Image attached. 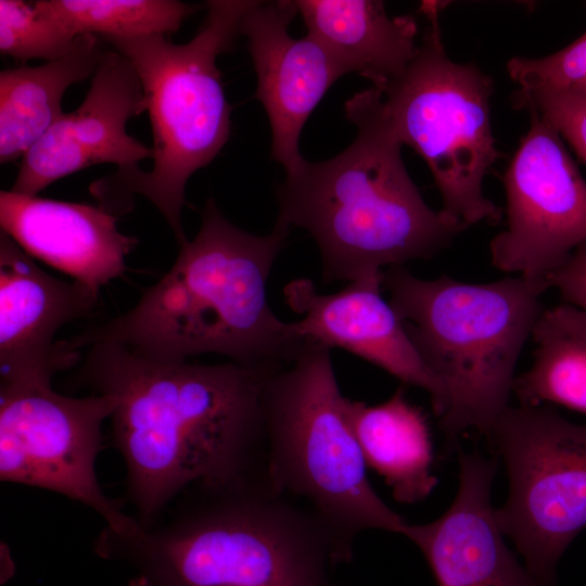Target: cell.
Instances as JSON below:
<instances>
[{
	"instance_id": "6da1fadb",
	"label": "cell",
	"mask_w": 586,
	"mask_h": 586,
	"mask_svg": "<svg viewBox=\"0 0 586 586\" xmlns=\"http://www.w3.org/2000/svg\"><path fill=\"white\" fill-rule=\"evenodd\" d=\"M87 348L75 379L115 399L112 440L141 526L190 485L265 460L264 390L281 367L160 360L113 342Z\"/></svg>"
},
{
	"instance_id": "7a4b0ae2",
	"label": "cell",
	"mask_w": 586,
	"mask_h": 586,
	"mask_svg": "<svg viewBox=\"0 0 586 586\" xmlns=\"http://www.w3.org/2000/svg\"><path fill=\"white\" fill-rule=\"evenodd\" d=\"M92 548L156 586H332L328 566L337 563L321 523L266 461L190 485L150 526H105Z\"/></svg>"
},
{
	"instance_id": "3957f363",
	"label": "cell",
	"mask_w": 586,
	"mask_h": 586,
	"mask_svg": "<svg viewBox=\"0 0 586 586\" xmlns=\"http://www.w3.org/2000/svg\"><path fill=\"white\" fill-rule=\"evenodd\" d=\"M290 229L277 224L266 235L230 222L213 199L201 227L180 245L170 269L123 315L66 340L79 351L113 342L160 360L204 354L244 366L280 368L308 344L294 322L271 309L267 283Z\"/></svg>"
},
{
	"instance_id": "277c9868",
	"label": "cell",
	"mask_w": 586,
	"mask_h": 586,
	"mask_svg": "<svg viewBox=\"0 0 586 586\" xmlns=\"http://www.w3.org/2000/svg\"><path fill=\"white\" fill-rule=\"evenodd\" d=\"M355 140L334 157L308 162L276 191V222L302 228L316 242L324 282L382 284L392 266L429 259L467 226L423 200L374 87L345 103Z\"/></svg>"
},
{
	"instance_id": "5b68a950",
	"label": "cell",
	"mask_w": 586,
	"mask_h": 586,
	"mask_svg": "<svg viewBox=\"0 0 586 586\" xmlns=\"http://www.w3.org/2000/svg\"><path fill=\"white\" fill-rule=\"evenodd\" d=\"M252 2L207 1L204 26L183 44L165 35L100 38L126 56L139 76L151 122L153 166L150 171L118 169L93 182L90 192L99 206L125 214L132 209V195L141 194L164 216L179 246L188 241L181 224L187 182L230 136L231 109L216 61L232 48Z\"/></svg>"
},
{
	"instance_id": "8992f818",
	"label": "cell",
	"mask_w": 586,
	"mask_h": 586,
	"mask_svg": "<svg viewBox=\"0 0 586 586\" xmlns=\"http://www.w3.org/2000/svg\"><path fill=\"white\" fill-rule=\"evenodd\" d=\"M382 288L420 356L446 390L440 428L451 440L472 429L489 436L513 392L522 348L549 286L521 276L469 283L384 270Z\"/></svg>"
},
{
	"instance_id": "52a82bcc",
	"label": "cell",
	"mask_w": 586,
	"mask_h": 586,
	"mask_svg": "<svg viewBox=\"0 0 586 586\" xmlns=\"http://www.w3.org/2000/svg\"><path fill=\"white\" fill-rule=\"evenodd\" d=\"M331 349L307 344L268 379L263 396L268 473L321 523L337 563L365 531L405 534L409 523L372 487L344 409Z\"/></svg>"
},
{
	"instance_id": "ba28073f",
	"label": "cell",
	"mask_w": 586,
	"mask_h": 586,
	"mask_svg": "<svg viewBox=\"0 0 586 586\" xmlns=\"http://www.w3.org/2000/svg\"><path fill=\"white\" fill-rule=\"evenodd\" d=\"M428 26L407 69L383 92L384 111L400 142L428 164L442 211L468 228L497 224L501 209L483 193V181L499 156L492 131L493 80L474 64L457 63L445 51L442 2L425 1Z\"/></svg>"
},
{
	"instance_id": "9c48e42d",
	"label": "cell",
	"mask_w": 586,
	"mask_h": 586,
	"mask_svg": "<svg viewBox=\"0 0 586 586\" xmlns=\"http://www.w3.org/2000/svg\"><path fill=\"white\" fill-rule=\"evenodd\" d=\"M489 440L502 458L509 495L494 510L528 572L556 586V566L586 530V424L550 406H508Z\"/></svg>"
},
{
	"instance_id": "30bf717a",
	"label": "cell",
	"mask_w": 586,
	"mask_h": 586,
	"mask_svg": "<svg viewBox=\"0 0 586 586\" xmlns=\"http://www.w3.org/2000/svg\"><path fill=\"white\" fill-rule=\"evenodd\" d=\"M114 408L111 396H67L51 383L0 385V480L63 495L95 511L106 527L131 530L138 521L105 495L95 472Z\"/></svg>"
},
{
	"instance_id": "8fae6325",
	"label": "cell",
	"mask_w": 586,
	"mask_h": 586,
	"mask_svg": "<svg viewBox=\"0 0 586 586\" xmlns=\"http://www.w3.org/2000/svg\"><path fill=\"white\" fill-rule=\"evenodd\" d=\"M530 115L502 178L507 228L493 238L489 252L497 269L548 285L549 276L586 242V181L560 133Z\"/></svg>"
},
{
	"instance_id": "7c38bea8",
	"label": "cell",
	"mask_w": 586,
	"mask_h": 586,
	"mask_svg": "<svg viewBox=\"0 0 586 586\" xmlns=\"http://www.w3.org/2000/svg\"><path fill=\"white\" fill-rule=\"evenodd\" d=\"M146 111L143 89L130 61L104 50L81 104L63 116L24 154L11 191L37 195L54 181L95 164L139 168L152 150L126 131Z\"/></svg>"
},
{
	"instance_id": "4fadbf2b",
	"label": "cell",
	"mask_w": 586,
	"mask_h": 586,
	"mask_svg": "<svg viewBox=\"0 0 586 586\" xmlns=\"http://www.w3.org/2000/svg\"><path fill=\"white\" fill-rule=\"evenodd\" d=\"M99 294L58 279L8 233L0 232V385L51 383L80 361L79 351L55 341L66 323L88 316Z\"/></svg>"
},
{
	"instance_id": "5bb4252c",
	"label": "cell",
	"mask_w": 586,
	"mask_h": 586,
	"mask_svg": "<svg viewBox=\"0 0 586 586\" xmlns=\"http://www.w3.org/2000/svg\"><path fill=\"white\" fill-rule=\"evenodd\" d=\"M296 13L295 1H253L239 26V33L247 38L256 72L255 97L271 127V157L286 175L306 161L300 151L306 120L329 88L346 75L311 35L290 36L289 26Z\"/></svg>"
},
{
	"instance_id": "9a60e30c",
	"label": "cell",
	"mask_w": 586,
	"mask_h": 586,
	"mask_svg": "<svg viewBox=\"0 0 586 586\" xmlns=\"http://www.w3.org/2000/svg\"><path fill=\"white\" fill-rule=\"evenodd\" d=\"M382 289L379 283L357 281L322 294L310 279L297 278L284 286L283 296L291 310L301 315L294 324L307 343L345 349L404 384L424 390L440 418L447 408L446 390L382 297Z\"/></svg>"
},
{
	"instance_id": "2e32d148",
	"label": "cell",
	"mask_w": 586,
	"mask_h": 586,
	"mask_svg": "<svg viewBox=\"0 0 586 586\" xmlns=\"http://www.w3.org/2000/svg\"><path fill=\"white\" fill-rule=\"evenodd\" d=\"M495 472V460L460 451L459 486L449 508L433 522L406 528L437 586H544L504 540L491 505Z\"/></svg>"
},
{
	"instance_id": "e0dca14e",
	"label": "cell",
	"mask_w": 586,
	"mask_h": 586,
	"mask_svg": "<svg viewBox=\"0 0 586 586\" xmlns=\"http://www.w3.org/2000/svg\"><path fill=\"white\" fill-rule=\"evenodd\" d=\"M101 206L0 192V225L27 254L99 294L126 270L138 240Z\"/></svg>"
},
{
	"instance_id": "ac0fdd59",
	"label": "cell",
	"mask_w": 586,
	"mask_h": 586,
	"mask_svg": "<svg viewBox=\"0 0 586 586\" xmlns=\"http://www.w3.org/2000/svg\"><path fill=\"white\" fill-rule=\"evenodd\" d=\"M297 12L308 29L346 74L384 88L415 59L418 26L411 15L390 17L378 0H298Z\"/></svg>"
},
{
	"instance_id": "d6986e66",
	"label": "cell",
	"mask_w": 586,
	"mask_h": 586,
	"mask_svg": "<svg viewBox=\"0 0 586 586\" xmlns=\"http://www.w3.org/2000/svg\"><path fill=\"white\" fill-rule=\"evenodd\" d=\"M344 409L367 467L384 479L395 500L415 504L432 493L437 479L430 425L404 386L378 405L345 397Z\"/></svg>"
},
{
	"instance_id": "ffe728a7",
	"label": "cell",
	"mask_w": 586,
	"mask_h": 586,
	"mask_svg": "<svg viewBox=\"0 0 586 586\" xmlns=\"http://www.w3.org/2000/svg\"><path fill=\"white\" fill-rule=\"evenodd\" d=\"M94 35L76 37L71 51L39 66L0 73V163L23 157L62 116L73 84L93 76L104 52Z\"/></svg>"
},
{
	"instance_id": "44dd1931",
	"label": "cell",
	"mask_w": 586,
	"mask_h": 586,
	"mask_svg": "<svg viewBox=\"0 0 586 586\" xmlns=\"http://www.w3.org/2000/svg\"><path fill=\"white\" fill-rule=\"evenodd\" d=\"M532 367L515 377L521 405L555 404L586 413V311L568 303L543 309Z\"/></svg>"
},
{
	"instance_id": "7402d4cb",
	"label": "cell",
	"mask_w": 586,
	"mask_h": 586,
	"mask_svg": "<svg viewBox=\"0 0 586 586\" xmlns=\"http://www.w3.org/2000/svg\"><path fill=\"white\" fill-rule=\"evenodd\" d=\"M38 10L73 36L131 38L176 31L196 5L176 0H39Z\"/></svg>"
},
{
	"instance_id": "603a6c76",
	"label": "cell",
	"mask_w": 586,
	"mask_h": 586,
	"mask_svg": "<svg viewBox=\"0 0 586 586\" xmlns=\"http://www.w3.org/2000/svg\"><path fill=\"white\" fill-rule=\"evenodd\" d=\"M64 26L34 2L0 0V51L17 61L62 58L75 43Z\"/></svg>"
},
{
	"instance_id": "cb8c5ba5",
	"label": "cell",
	"mask_w": 586,
	"mask_h": 586,
	"mask_svg": "<svg viewBox=\"0 0 586 586\" xmlns=\"http://www.w3.org/2000/svg\"><path fill=\"white\" fill-rule=\"evenodd\" d=\"M507 71L520 91H558L586 95V31L560 51L544 58L514 56Z\"/></svg>"
},
{
	"instance_id": "d4e9b609",
	"label": "cell",
	"mask_w": 586,
	"mask_h": 586,
	"mask_svg": "<svg viewBox=\"0 0 586 586\" xmlns=\"http://www.w3.org/2000/svg\"><path fill=\"white\" fill-rule=\"evenodd\" d=\"M513 104L517 109L536 113L547 120L586 164V95L517 90Z\"/></svg>"
},
{
	"instance_id": "484cf974",
	"label": "cell",
	"mask_w": 586,
	"mask_h": 586,
	"mask_svg": "<svg viewBox=\"0 0 586 586\" xmlns=\"http://www.w3.org/2000/svg\"><path fill=\"white\" fill-rule=\"evenodd\" d=\"M564 303L586 311V242L578 245L565 263L548 278Z\"/></svg>"
},
{
	"instance_id": "4316f807",
	"label": "cell",
	"mask_w": 586,
	"mask_h": 586,
	"mask_svg": "<svg viewBox=\"0 0 586 586\" xmlns=\"http://www.w3.org/2000/svg\"><path fill=\"white\" fill-rule=\"evenodd\" d=\"M127 586H156L145 577L136 574L132 578L129 579Z\"/></svg>"
}]
</instances>
